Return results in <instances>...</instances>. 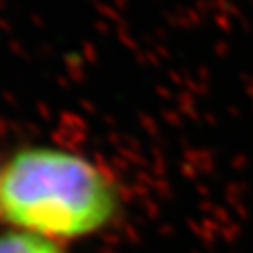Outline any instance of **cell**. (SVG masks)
I'll use <instances>...</instances> for the list:
<instances>
[{
	"label": "cell",
	"mask_w": 253,
	"mask_h": 253,
	"mask_svg": "<svg viewBox=\"0 0 253 253\" xmlns=\"http://www.w3.org/2000/svg\"><path fill=\"white\" fill-rule=\"evenodd\" d=\"M117 188L88 160L54 148H28L0 171V217L43 238H77L113 217Z\"/></svg>",
	"instance_id": "obj_1"
},
{
	"label": "cell",
	"mask_w": 253,
	"mask_h": 253,
	"mask_svg": "<svg viewBox=\"0 0 253 253\" xmlns=\"http://www.w3.org/2000/svg\"><path fill=\"white\" fill-rule=\"evenodd\" d=\"M0 253H64L60 248L43 236L25 233V231H9L0 235Z\"/></svg>",
	"instance_id": "obj_2"
}]
</instances>
